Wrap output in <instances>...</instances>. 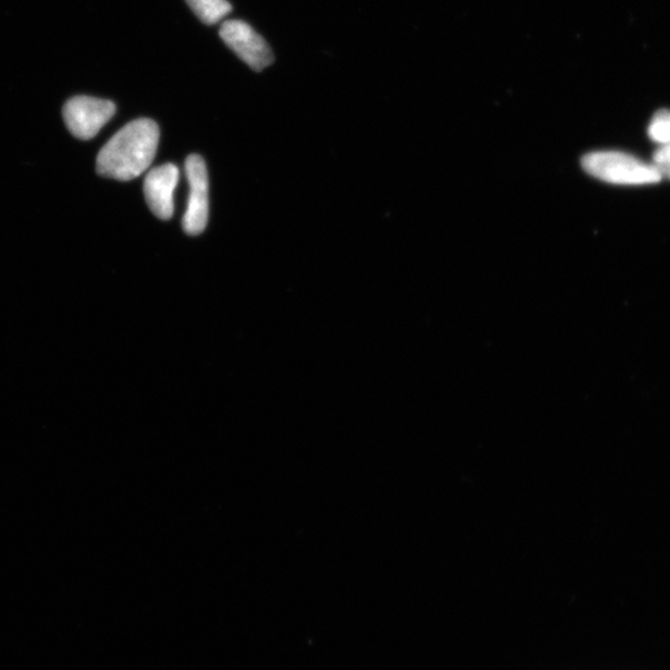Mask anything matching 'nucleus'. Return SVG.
<instances>
[{
  "label": "nucleus",
  "instance_id": "6e6552de",
  "mask_svg": "<svg viewBox=\"0 0 670 670\" xmlns=\"http://www.w3.org/2000/svg\"><path fill=\"white\" fill-rule=\"evenodd\" d=\"M648 134L651 141L658 143L659 146H665L670 143V111L660 110L651 120Z\"/></svg>",
  "mask_w": 670,
  "mask_h": 670
},
{
  "label": "nucleus",
  "instance_id": "20e7f679",
  "mask_svg": "<svg viewBox=\"0 0 670 670\" xmlns=\"http://www.w3.org/2000/svg\"><path fill=\"white\" fill-rule=\"evenodd\" d=\"M187 183L191 186L190 200L183 218L186 234L199 235L207 228L209 216V179L207 166L198 155L187 157L185 162Z\"/></svg>",
  "mask_w": 670,
  "mask_h": 670
},
{
  "label": "nucleus",
  "instance_id": "39448f33",
  "mask_svg": "<svg viewBox=\"0 0 670 670\" xmlns=\"http://www.w3.org/2000/svg\"><path fill=\"white\" fill-rule=\"evenodd\" d=\"M220 37L246 65L255 71H263L273 62V53L266 40L243 21L223 23Z\"/></svg>",
  "mask_w": 670,
  "mask_h": 670
},
{
  "label": "nucleus",
  "instance_id": "423d86ee",
  "mask_svg": "<svg viewBox=\"0 0 670 670\" xmlns=\"http://www.w3.org/2000/svg\"><path fill=\"white\" fill-rule=\"evenodd\" d=\"M179 182V169L168 163L155 168L146 176L145 195L149 209L162 220L172 219L174 191Z\"/></svg>",
  "mask_w": 670,
  "mask_h": 670
},
{
  "label": "nucleus",
  "instance_id": "f257e3e1",
  "mask_svg": "<svg viewBox=\"0 0 670 670\" xmlns=\"http://www.w3.org/2000/svg\"><path fill=\"white\" fill-rule=\"evenodd\" d=\"M159 127L155 121H133L106 143L97 157V173L127 182L145 173L157 155Z\"/></svg>",
  "mask_w": 670,
  "mask_h": 670
},
{
  "label": "nucleus",
  "instance_id": "0eeeda50",
  "mask_svg": "<svg viewBox=\"0 0 670 670\" xmlns=\"http://www.w3.org/2000/svg\"><path fill=\"white\" fill-rule=\"evenodd\" d=\"M187 5L205 24H217L231 12L228 0H186Z\"/></svg>",
  "mask_w": 670,
  "mask_h": 670
},
{
  "label": "nucleus",
  "instance_id": "7ed1b4c3",
  "mask_svg": "<svg viewBox=\"0 0 670 670\" xmlns=\"http://www.w3.org/2000/svg\"><path fill=\"white\" fill-rule=\"evenodd\" d=\"M115 113V106L109 100L88 96L71 98L65 106L64 120L71 133L78 139H93L109 123Z\"/></svg>",
  "mask_w": 670,
  "mask_h": 670
},
{
  "label": "nucleus",
  "instance_id": "9d476101",
  "mask_svg": "<svg viewBox=\"0 0 670 670\" xmlns=\"http://www.w3.org/2000/svg\"><path fill=\"white\" fill-rule=\"evenodd\" d=\"M660 173H662V176H667L670 179V166H666V167H658Z\"/></svg>",
  "mask_w": 670,
  "mask_h": 670
},
{
  "label": "nucleus",
  "instance_id": "f03ea898",
  "mask_svg": "<svg viewBox=\"0 0 670 670\" xmlns=\"http://www.w3.org/2000/svg\"><path fill=\"white\" fill-rule=\"evenodd\" d=\"M581 165L589 175L618 185L655 184L663 178L656 165L642 162L622 151H593L581 160Z\"/></svg>",
  "mask_w": 670,
  "mask_h": 670
},
{
  "label": "nucleus",
  "instance_id": "1a4fd4ad",
  "mask_svg": "<svg viewBox=\"0 0 670 670\" xmlns=\"http://www.w3.org/2000/svg\"><path fill=\"white\" fill-rule=\"evenodd\" d=\"M655 165L657 167L670 166V143L660 146L655 154Z\"/></svg>",
  "mask_w": 670,
  "mask_h": 670
}]
</instances>
